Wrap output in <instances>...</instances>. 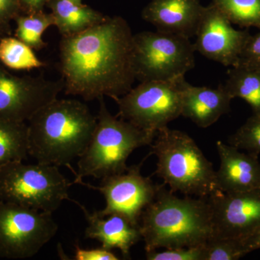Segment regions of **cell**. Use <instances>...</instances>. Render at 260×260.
<instances>
[{"instance_id": "484cf974", "label": "cell", "mask_w": 260, "mask_h": 260, "mask_svg": "<svg viewBox=\"0 0 260 260\" xmlns=\"http://www.w3.org/2000/svg\"><path fill=\"white\" fill-rule=\"evenodd\" d=\"M205 245L192 247L169 248L157 252L147 251L148 260H205Z\"/></svg>"}, {"instance_id": "f546056e", "label": "cell", "mask_w": 260, "mask_h": 260, "mask_svg": "<svg viewBox=\"0 0 260 260\" xmlns=\"http://www.w3.org/2000/svg\"><path fill=\"white\" fill-rule=\"evenodd\" d=\"M246 254L260 249V226L242 242Z\"/></svg>"}, {"instance_id": "8992f818", "label": "cell", "mask_w": 260, "mask_h": 260, "mask_svg": "<svg viewBox=\"0 0 260 260\" xmlns=\"http://www.w3.org/2000/svg\"><path fill=\"white\" fill-rule=\"evenodd\" d=\"M71 184L56 166L17 160L0 167V201L53 213L72 200Z\"/></svg>"}, {"instance_id": "ac0fdd59", "label": "cell", "mask_w": 260, "mask_h": 260, "mask_svg": "<svg viewBox=\"0 0 260 260\" xmlns=\"http://www.w3.org/2000/svg\"><path fill=\"white\" fill-rule=\"evenodd\" d=\"M54 26L62 37L76 35L97 24L107 17L82 4L70 0H54L51 3Z\"/></svg>"}, {"instance_id": "2e32d148", "label": "cell", "mask_w": 260, "mask_h": 260, "mask_svg": "<svg viewBox=\"0 0 260 260\" xmlns=\"http://www.w3.org/2000/svg\"><path fill=\"white\" fill-rule=\"evenodd\" d=\"M72 201L85 214L88 221L85 233L87 239L99 241L106 249H119L126 259H130V249L142 240L140 225L133 223L119 213L101 216L95 212L90 213L83 205L75 200Z\"/></svg>"}, {"instance_id": "9a60e30c", "label": "cell", "mask_w": 260, "mask_h": 260, "mask_svg": "<svg viewBox=\"0 0 260 260\" xmlns=\"http://www.w3.org/2000/svg\"><path fill=\"white\" fill-rule=\"evenodd\" d=\"M204 7L199 0H152L143 12V18L158 31L194 37Z\"/></svg>"}, {"instance_id": "e0dca14e", "label": "cell", "mask_w": 260, "mask_h": 260, "mask_svg": "<svg viewBox=\"0 0 260 260\" xmlns=\"http://www.w3.org/2000/svg\"><path fill=\"white\" fill-rule=\"evenodd\" d=\"M181 116L200 127L213 125L223 114L230 112L233 99L222 84L217 88L194 86L184 78L181 80Z\"/></svg>"}, {"instance_id": "7c38bea8", "label": "cell", "mask_w": 260, "mask_h": 260, "mask_svg": "<svg viewBox=\"0 0 260 260\" xmlns=\"http://www.w3.org/2000/svg\"><path fill=\"white\" fill-rule=\"evenodd\" d=\"M207 200L213 220L212 238L242 242L260 226V189L235 193L217 191Z\"/></svg>"}, {"instance_id": "d4e9b609", "label": "cell", "mask_w": 260, "mask_h": 260, "mask_svg": "<svg viewBox=\"0 0 260 260\" xmlns=\"http://www.w3.org/2000/svg\"><path fill=\"white\" fill-rule=\"evenodd\" d=\"M205 260H237L246 254L241 241L211 238L205 244Z\"/></svg>"}, {"instance_id": "d6986e66", "label": "cell", "mask_w": 260, "mask_h": 260, "mask_svg": "<svg viewBox=\"0 0 260 260\" xmlns=\"http://www.w3.org/2000/svg\"><path fill=\"white\" fill-rule=\"evenodd\" d=\"M223 86L233 99H242L250 106L253 114H260V70L235 65L229 70Z\"/></svg>"}, {"instance_id": "52a82bcc", "label": "cell", "mask_w": 260, "mask_h": 260, "mask_svg": "<svg viewBox=\"0 0 260 260\" xmlns=\"http://www.w3.org/2000/svg\"><path fill=\"white\" fill-rule=\"evenodd\" d=\"M189 38L158 31L133 37L135 78L142 82L174 81L194 68V48Z\"/></svg>"}, {"instance_id": "5b68a950", "label": "cell", "mask_w": 260, "mask_h": 260, "mask_svg": "<svg viewBox=\"0 0 260 260\" xmlns=\"http://www.w3.org/2000/svg\"><path fill=\"white\" fill-rule=\"evenodd\" d=\"M99 101L96 126L93 137L78 161L75 183L83 177L104 179L121 174L127 169L126 161L136 149L150 145L155 137L129 121L113 116L104 98Z\"/></svg>"}, {"instance_id": "8fae6325", "label": "cell", "mask_w": 260, "mask_h": 260, "mask_svg": "<svg viewBox=\"0 0 260 260\" xmlns=\"http://www.w3.org/2000/svg\"><path fill=\"white\" fill-rule=\"evenodd\" d=\"M64 88L61 79L51 81L40 76H17L0 62V116L25 122L57 99Z\"/></svg>"}, {"instance_id": "3957f363", "label": "cell", "mask_w": 260, "mask_h": 260, "mask_svg": "<svg viewBox=\"0 0 260 260\" xmlns=\"http://www.w3.org/2000/svg\"><path fill=\"white\" fill-rule=\"evenodd\" d=\"M160 185L140 218L145 251L160 248L203 246L213 235L211 210L207 198H179Z\"/></svg>"}, {"instance_id": "6da1fadb", "label": "cell", "mask_w": 260, "mask_h": 260, "mask_svg": "<svg viewBox=\"0 0 260 260\" xmlns=\"http://www.w3.org/2000/svg\"><path fill=\"white\" fill-rule=\"evenodd\" d=\"M133 37L127 22L116 16L62 37L59 56L65 93L85 101L115 100L127 93L136 80Z\"/></svg>"}, {"instance_id": "1f68e13d", "label": "cell", "mask_w": 260, "mask_h": 260, "mask_svg": "<svg viewBox=\"0 0 260 260\" xmlns=\"http://www.w3.org/2000/svg\"><path fill=\"white\" fill-rule=\"evenodd\" d=\"M70 1L73 2V3H77V4H81L82 0H70Z\"/></svg>"}, {"instance_id": "4316f807", "label": "cell", "mask_w": 260, "mask_h": 260, "mask_svg": "<svg viewBox=\"0 0 260 260\" xmlns=\"http://www.w3.org/2000/svg\"><path fill=\"white\" fill-rule=\"evenodd\" d=\"M20 12L19 0H0V37L9 36L11 21L20 15Z\"/></svg>"}, {"instance_id": "277c9868", "label": "cell", "mask_w": 260, "mask_h": 260, "mask_svg": "<svg viewBox=\"0 0 260 260\" xmlns=\"http://www.w3.org/2000/svg\"><path fill=\"white\" fill-rule=\"evenodd\" d=\"M155 137L150 152L158 158L154 174L161 178L169 190L203 198L218 191L213 164L190 136L167 126Z\"/></svg>"}, {"instance_id": "4dcf8cb0", "label": "cell", "mask_w": 260, "mask_h": 260, "mask_svg": "<svg viewBox=\"0 0 260 260\" xmlns=\"http://www.w3.org/2000/svg\"><path fill=\"white\" fill-rule=\"evenodd\" d=\"M47 0H19L21 10L26 12V14L42 11V8Z\"/></svg>"}, {"instance_id": "7402d4cb", "label": "cell", "mask_w": 260, "mask_h": 260, "mask_svg": "<svg viewBox=\"0 0 260 260\" xmlns=\"http://www.w3.org/2000/svg\"><path fill=\"white\" fill-rule=\"evenodd\" d=\"M15 22L16 23L15 37L19 40L34 50H41L47 46L42 36L48 28L54 25L52 14H47L42 11L20 14L15 18Z\"/></svg>"}, {"instance_id": "603a6c76", "label": "cell", "mask_w": 260, "mask_h": 260, "mask_svg": "<svg viewBox=\"0 0 260 260\" xmlns=\"http://www.w3.org/2000/svg\"><path fill=\"white\" fill-rule=\"evenodd\" d=\"M213 4L231 23L260 30V0H213Z\"/></svg>"}, {"instance_id": "f1b7e54d", "label": "cell", "mask_w": 260, "mask_h": 260, "mask_svg": "<svg viewBox=\"0 0 260 260\" xmlns=\"http://www.w3.org/2000/svg\"><path fill=\"white\" fill-rule=\"evenodd\" d=\"M74 259L76 260H118L119 258L112 249L102 247L96 249H85L75 246Z\"/></svg>"}, {"instance_id": "7a4b0ae2", "label": "cell", "mask_w": 260, "mask_h": 260, "mask_svg": "<svg viewBox=\"0 0 260 260\" xmlns=\"http://www.w3.org/2000/svg\"><path fill=\"white\" fill-rule=\"evenodd\" d=\"M28 121V155L37 162L71 170V162L90 143L97 118L80 101L56 99Z\"/></svg>"}, {"instance_id": "44dd1931", "label": "cell", "mask_w": 260, "mask_h": 260, "mask_svg": "<svg viewBox=\"0 0 260 260\" xmlns=\"http://www.w3.org/2000/svg\"><path fill=\"white\" fill-rule=\"evenodd\" d=\"M34 49L16 37L0 39V62L9 69H37L45 67L34 52Z\"/></svg>"}, {"instance_id": "ffe728a7", "label": "cell", "mask_w": 260, "mask_h": 260, "mask_svg": "<svg viewBox=\"0 0 260 260\" xmlns=\"http://www.w3.org/2000/svg\"><path fill=\"white\" fill-rule=\"evenodd\" d=\"M28 155V124L0 116V167Z\"/></svg>"}, {"instance_id": "ba28073f", "label": "cell", "mask_w": 260, "mask_h": 260, "mask_svg": "<svg viewBox=\"0 0 260 260\" xmlns=\"http://www.w3.org/2000/svg\"><path fill=\"white\" fill-rule=\"evenodd\" d=\"M142 82L121 97L116 99L118 117L155 137L171 121L181 116V80Z\"/></svg>"}, {"instance_id": "83f0119b", "label": "cell", "mask_w": 260, "mask_h": 260, "mask_svg": "<svg viewBox=\"0 0 260 260\" xmlns=\"http://www.w3.org/2000/svg\"><path fill=\"white\" fill-rule=\"evenodd\" d=\"M237 64L260 70V32L249 38L236 65Z\"/></svg>"}, {"instance_id": "9c48e42d", "label": "cell", "mask_w": 260, "mask_h": 260, "mask_svg": "<svg viewBox=\"0 0 260 260\" xmlns=\"http://www.w3.org/2000/svg\"><path fill=\"white\" fill-rule=\"evenodd\" d=\"M57 231L52 213L0 201V257H32Z\"/></svg>"}, {"instance_id": "30bf717a", "label": "cell", "mask_w": 260, "mask_h": 260, "mask_svg": "<svg viewBox=\"0 0 260 260\" xmlns=\"http://www.w3.org/2000/svg\"><path fill=\"white\" fill-rule=\"evenodd\" d=\"M141 164L128 167L125 172L102 179L100 186L83 183L88 188L100 191L106 200L105 208L95 213L101 216L119 213L133 223L140 225L142 214L156 198L161 184H154L150 177L140 172Z\"/></svg>"}, {"instance_id": "5bb4252c", "label": "cell", "mask_w": 260, "mask_h": 260, "mask_svg": "<svg viewBox=\"0 0 260 260\" xmlns=\"http://www.w3.org/2000/svg\"><path fill=\"white\" fill-rule=\"evenodd\" d=\"M220 168L216 172L218 190L243 192L260 189V162L257 155L244 153L222 141L216 143Z\"/></svg>"}, {"instance_id": "cb8c5ba5", "label": "cell", "mask_w": 260, "mask_h": 260, "mask_svg": "<svg viewBox=\"0 0 260 260\" xmlns=\"http://www.w3.org/2000/svg\"><path fill=\"white\" fill-rule=\"evenodd\" d=\"M229 145L245 150L249 153H260V114L250 116L234 135L229 138Z\"/></svg>"}, {"instance_id": "4fadbf2b", "label": "cell", "mask_w": 260, "mask_h": 260, "mask_svg": "<svg viewBox=\"0 0 260 260\" xmlns=\"http://www.w3.org/2000/svg\"><path fill=\"white\" fill-rule=\"evenodd\" d=\"M251 34L237 30L213 4L204 8L197 29L195 51L223 66H235Z\"/></svg>"}]
</instances>
